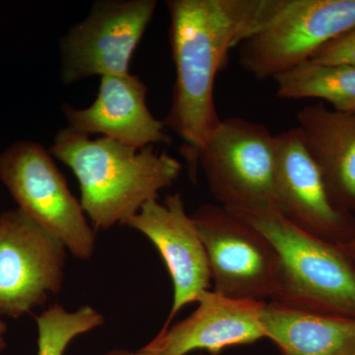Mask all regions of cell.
<instances>
[{
    "label": "cell",
    "instance_id": "obj_7",
    "mask_svg": "<svg viewBox=\"0 0 355 355\" xmlns=\"http://www.w3.org/2000/svg\"><path fill=\"white\" fill-rule=\"evenodd\" d=\"M191 216L207 252L214 291L237 300L272 299L279 258L272 242L221 205H203Z\"/></svg>",
    "mask_w": 355,
    "mask_h": 355
},
{
    "label": "cell",
    "instance_id": "obj_12",
    "mask_svg": "<svg viewBox=\"0 0 355 355\" xmlns=\"http://www.w3.org/2000/svg\"><path fill=\"white\" fill-rule=\"evenodd\" d=\"M147 91L146 84L135 74L102 76L97 98L88 108L62 105L67 127L137 149L171 144L164 123L154 118L147 107Z\"/></svg>",
    "mask_w": 355,
    "mask_h": 355
},
{
    "label": "cell",
    "instance_id": "obj_13",
    "mask_svg": "<svg viewBox=\"0 0 355 355\" xmlns=\"http://www.w3.org/2000/svg\"><path fill=\"white\" fill-rule=\"evenodd\" d=\"M197 309L155 338L159 355H186L195 349L217 354L227 347L266 338L261 315L266 302L237 300L216 291H203Z\"/></svg>",
    "mask_w": 355,
    "mask_h": 355
},
{
    "label": "cell",
    "instance_id": "obj_18",
    "mask_svg": "<svg viewBox=\"0 0 355 355\" xmlns=\"http://www.w3.org/2000/svg\"><path fill=\"white\" fill-rule=\"evenodd\" d=\"M310 60L321 64L355 67V26L322 46Z\"/></svg>",
    "mask_w": 355,
    "mask_h": 355
},
{
    "label": "cell",
    "instance_id": "obj_6",
    "mask_svg": "<svg viewBox=\"0 0 355 355\" xmlns=\"http://www.w3.org/2000/svg\"><path fill=\"white\" fill-rule=\"evenodd\" d=\"M0 181L18 209L76 258H92L95 231L50 151L33 140H17L0 153Z\"/></svg>",
    "mask_w": 355,
    "mask_h": 355
},
{
    "label": "cell",
    "instance_id": "obj_14",
    "mask_svg": "<svg viewBox=\"0 0 355 355\" xmlns=\"http://www.w3.org/2000/svg\"><path fill=\"white\" fill-rule=\"evenodd\" d=\"M301 141L340 209L355 210V112L309 105L296 114Z\"/></svg>",
    "mask_w": 355,
    "mask_h": 355
},
{
    "label": "cell",
    "instance_id": "obj_15",
    "mask_svg": "<svg viewBox=\"0 0 355 355\" xmlns=\"http://www.w3.org/2000/svg\"><path fill=\"white\" fill-rule=\"evenodd\" d=\"M261 324L282 355H355V318L270 302L263 308Z\"/></svg>",
    "mask_w": 355,
    "mask_h": 355
},
{
    "label": "cell",
    "instance_id": "obj_19",
    "mask_svg": "<svg viewBox=\"0 0 355 355\" xmlns=\"http://www.w3.org/2000/svg\"><path fill=\"white\" fill-rule=\"evenodd\" d=\"M160 349H159L158 343L156 342L155 338L146 345L144 349L139 350V352H130L125 349H114L112 352H107V354L101 355H159Z\"/></svg>",
    "mask_w": 355,
    "mask_h": 355
},
{
    "label": "cell",
    "instance_id": "obj_11",
    "mask_svg": "<svg viewBox=\"0 0 355 355\" xmlns=\"http://www.w3.org/2000/svg\"><path fill=\"white\" fill-rule=\"evenodd\" d=\"M125 225L153 243L169 270L174 298L163 327L166 330L180 311L209 289L211 277L205 246L180 193L167 196L163 202L149 200Z\"/></svg>",
    "mask_w": 355,
    "mask_h": 355
},
{
    "label": "cell",
    "instance_id": "obj_9",
    "mask_svg": "<svg viewBox=\"0 0 355 355\" xmlns=\"http://www.w3.org/2000/svg\"><path fill=\"white\" fill-rule=\"evenodd\" d=\"M67 248L20 209L0 212V317L19 318L62 291Z\"/></svg>",
    "mask_w": 355,
    "mask_h": 355
},
{
    "label": "cell",
    "instance_id": "obj_20",
    "mask_svg": "<svg viewBox=\"0 0 355 355\" xmlns=\"http://www.w3.org/2000/svg\"><path fill=\"white\" fill-rule=\"evenodd\" d=\"M7 331V324L0 319V352L6 347V334Z\"/></svg>",
    "mask_w": 355,
    "mask_h": 355
},
{
    "label": "cell",
    "instance_id": "obj_3",
    "mask_svg": "<svg viewBox=\"0 0 355 355\" xmlns=\"http://www.w3.org/2000/svg\"><path fill=\"white\" fill-rule=\"evenodd\" d=\"M232 214L261 231L279 254L272 303L355 318V266L342 246L301 230L277 210Z\"/></svg>",
    "mask_w": 355,
    "mask_h": 355
},
{
    "label": "cell",
    "instance_id": "obj_1",
    "mask_svg": "<svg viewBox=\"0 0 355 355\" xmlns=\"http://www.w3.org/2000/svg\"><path fill=\"white\" fill-rule=\"evenodd\" d=\"M263 0H168L176 79L166 128L184 140L195 179L198 154L220 123L214 83L229 51L254 27Z\"/></svg>",
    "mask_w": 355,
    "mask_h": 355
},
{
    "label": "cell",
    "instance_id": "obj_17",
    "mask_svg": "<svg viewBox=\"0 0 355 355\" xmlns=\"http://www.w3.org/2000/svg\"><path fill=\"white\" fill-rule=\"evenodd\" d=\"M104 317L91 306L69 312L55 304L37 318L38 355H64L76 336L94 330L104 323Z\"/></svg>",
    "mask_w": 355,
    "mask_h": 355
},
{
    "label": "cell",
    "instance_id": "obj_16",
    "mask_svg": "<svg viewBox=\"0 0 355 355\" xmlns=\"http://www.w3.org/2000/svg\"><path fill=\"white\" fill-rule=\"evenodd\" d=\"M273 80L282 99H319L336 111L355 112V67L352 65L308 60Z\"/></svg>",
    "mask_w": 355,
    "mask_h": 355
},
{
    "label": "cell",
    "instance_id": "obj_8",
    "mask_svg": "<svg viewBox=\"0 0 355 355\" xmlns=\"http://www.w3.org/2000/svg\"><path fill=\"white\" fill-rule=\"evenodd\" d=\"M158 2L99 0L60 41V78L70 85L91 76L130 73V62Z\"/></svg>",
    "mask_w": 355,
    "mask_h": 355
},
{
    "label": "cell",
    "instance_id": "obj_4",
    "mask_svg": "<svg viewBox=\"0 0 355 355\" xmlns=\"http://www.w3.org/2000/svg\"><path fill=\"white\" fill-rule=\"evenodd\" d=\"M355 26V0H263L238 62L258 80L286 73Z\"/></svg>",
    "mask_w": 355,
    "mask_h": 355
},
{
    "label": "cell",
    "instance_id": "obj_10",
    "mask_svg": "<svg viewBox=\"0 0 355 355\" xmlns=\"http://www.w3.org/2000/svg\"><path fill=\"white\" fill-rule=\"evenodd\" d=\"M275 139L277 214L301 230L338 245L352 230L347 211L331 200L323 176L296 128L280 132Z\"/></svg>",
    "mask_w": 355,
    "mask_h": 355
},
{
    "label": "cell",
    "instance_id": "obj_5",
    "mask_svg": "<svg viewBox=\"0 0 355 355\" xmlns=\"http://www.w3.org/2000/svg\"><path fill=\"white\" fill-rule=\"evenodd\" d=\"M214 197L232 212L275 209L277 139L263 123L221 120L198 154Z\"/></svg>",
    "mask_w": 355,
    "mask_h": 355
},
{
    "label": "cell",
    "instance_id": "obj_21",
    "mask_svg": "<svg viewBox=\"0 0 355 355\" xmlns=\"http://www.w3.org/2000/svg\"><path fill=\"white\" fill-rule=\"evenodd\" d=\"M350 248H352V253L355 254V237L354 239L352 240V244H350Z\"/></svg>",
    "mask_w": 355,
    "mask_h": 355
},
{
    "label": "cell",
    "instance_id": "obj_2",
    "mask_svg": "<svg viewBox=\"0 0 355 355\" xmlns=\"http://www.w3.org/2000/svg\"><path fill=\"white\" fill-rule=\"evenodd\" d=\"M50 153L76 175L81 205L95 230L125 225L171 187L183 168L154 146L137 149L107 137L92 139L69 127L58 130Z\"/></svg>",
    "mask_w": 355,
    "mask_h": 355
}]
</instances>
